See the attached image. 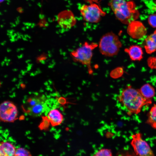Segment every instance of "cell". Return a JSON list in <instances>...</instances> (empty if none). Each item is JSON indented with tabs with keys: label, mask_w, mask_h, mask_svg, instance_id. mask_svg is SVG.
Instances as JSON below:
<instances>
[{
	"label": "cell",
	"mask_w": 156,
	"mask_h": 156,
	"mask_svg": "<svg viewBox=\"0 0 156 156\" xmlns=\"http://www.w3.org/2000/svg\"><path fill=\"white\" fill-rule=\"evenodd\" d=\"M39 62H41L42 64H44L45 63V62L44 60H40Z\"/></svg>",
	"instance_id": "cell-25"
},
{
	"label": "cell",
	"mask_w": 156,
	"mask_h": 156,
	"mask_svg": "<svg viewBox=\"0 0 156 156\" xmlns=\"http://www.w3.org/2000/svg\"><path fill=\"white\" fill-rule=\"evenodd\" d=\"M16 149L14 146L8 142H1L0 145L1 156H14Z\"/></svg>",
	"instance_id": "cell-12"
},
{
	"label": "cell",
	"mask_w": 156,
	"mask_h": 156,
	"mask_svg": "<svg viewBox=\"0 0 156 156\" xmlns=\"http://www.w3.org/2000/svg\"><path fill=\"white\" fill-rule=\"evenodd\" d=\"M47 87L49 88L50 87V86L49 85H48L47 86Z\"/></svg>",
	"instance_id": "cell-47"
},
{
	"label": "cell",
	"mask_w": 156,
	"mask_h": 156,
	"mask_svg": "<svg viewBox=\"0 0 156 156\" xmlns=\"http://www.w3.org/2000/svg\"><path fill=\"white\" fill-rule=\"evenodd\" d=\"M18 77L20 78H21L23 77V76H22V75H21V74H19L18 75Z\"/></svg>",
	"instance_id": "cell-34"
},
{
	"label": "cell",
	"mask_w": 156,
	"mask_h": 156,
	"mask_svg": "<svg viewBox=\"0 0 156 156\" xmlns=\"http://www.w3.org/2000/svg\"><path fill=\"white\" fill-rule=\"evenodd\" d=\"M98 46V44L95 43H90L86 42L70 53V55L74 62L86 66L90 74L93 73L91 66L93 51Z\"/></svg>",
	"instance_id": "cell-4"
},
{
	"label": "cell",
	"mask_w": 156,
	"mask_h": 156,
	"mask_svg": "<svg viewBox=\"0 0 156 156\" xmlns=\"http://www.w3.org/2000/svg\"><path fill=\"white\" fill-rule=\"evenodd\" d=\"M17 80V79L15 78H14L12 80V81L13 82H15Z\"/></svg>",
	"instance_id": "cell-32"
},
{
	"label": "cell",
	"mask_w": 156,
	"mask_h": 156,
	"mask_svg": "<svg viewBox=\"0 0 156 156\" xmlns=\"http://www.w3.org/2000/svg\"><path fill=\"white\" fill-rule=\"evenodd\" d=\"M27 101L29 105L30 106V107L41 102L39 99L35 98H29L28 99Z\"/></svg>",
	"instance_id": "cell-21"
},
{
	"label": "cell",
	"mask_w": 156,
	"mask_h": 156,
	"mask_svg": "<svg viewBox=\"0 0 156 156\" xmlns=\"http://www.w3.org/2000/svg\"><path fill=\"white\" fill-rule=\"evenodd\" d=\"M109 5L116 17L123 24H129L139 17V13L133 1L109 0Z\"/></svg>",
	"instance_id": "cell-2"
},
{
	"label": "cell",
	"mask_w": 156,
	"mask_h": 156,
	"mask_svg": "<svg viewBox=\"0 0 156 156\" xmlns=\"http://www.w3.org/2000/svg\"><path fill=\"white\" fill-rule=\"evenodd\" d=\"M148 36L156 44V29L153 34Z\"/></svg>",
	"instance_id": "cell-22"
},
{
	"label": "cell",
	"mask_w": 156,
	"mask_h": 156,
	"mask_svg": "<svg viewBox=\"0 0 156 156\" xmlns=\"http://www.w3.org/2000/svg\"><path fill=\"white\" fill-rule=\"evenodd\" d=\"M48 117L52 126L60 125L63 120V115L59 110L56 109L51 110L48 114Z\"/></svg>",
	"instance_id": "cell-11"
},
{
	"label": "cell",
	"mask_w": 156,
	"mask_h": 156,
	"mask_svg": "<svg viewBox=\"0 0 156 156\" xmlns=\"http://www.w3.org/2000/svg\"><path fill=\"white\" fill-rule=\"evenodd\" d=\"M149 25L153 27H156V14L150 15L148 18Z\"/></svg>",
	"instance_id": "cell-20"
},
{
	"label": "cell",
	"mask_w": 156,
	"mask_h": 156,
	"mask_svg": "<svg viewBox=\"0 0 156 156\" xmlns=\"http://www.w3.org/2000/svg\"><path fill=\"white\" fill-rule=\"evenodd\" d=\"M127 32L129 35L135 39H140L146 34V30L144 25L140 22L135 21L129 24Z\"/></svg>",
	"instance_id": "cell-8"
},
{
	"label": "cell",
	"mask_w": 156,
	"mask_h": 156,
	"mask_svg": "<svg viewBox=\"0 0 156 156\" xmlns=\"http://www.w3.org/2000/svg\"><path fill=\"white\" fill-rule=\"evenodd\" d=\"M139 90L143 96L146 99L151 100L155 96V89L149 83L144 85Z\"/></svg>",
	"instance_id": "cell-13"
},
{
	"label": "cell",
	"mask_w": 156,
	"mask_h": 156,
	"mask_svg": "<svg viewBox=\"0 0 156 156\" xmlns=\"http://www.w3.org/2000/svg\"><path fill=\"white\" fill-rule=\"evenodd\" d=\"M10 61H11L10 59H8V61H7V62H9Z\"/></svg>",
	"instance_id": "cell-42"
},
{
	"label": "cell",
	"mask_w": 156,
	"mask_h": 156,
	"mask_svg": "<svg viewBox=\"0 0 156 156\" xmlns=\"http://www.w3.org/2000/svg\"><path fill=\"white\" fill-rule=\"evenodd\" d=\"M18 112L16 106L12 102L5 101L0 105V118L4 122H12L17 119Z\"/></svg>",
	"instance_id": "cell-7"
},
{
	"label": "cell",
	"mask_w": 156,
	"mask_h": 156,
	"mask_svg": "<svg viewBox=\"0 0 156 156\" xmlns=\"http://www.w3.org/2000/svg\"><path fill=\"white\" fill-rule=\"evenodd\" d=\"M49 60H48L47 61V62H48V61H49Z\"/></svg>",
	"instance_id": "cell-49"
},
{
	"label": "cell",
	"mask_w": 156,
	"mask_h": 156,
	"mask_svg": "<svg viewBox=\"0 0 156 156\" xmlns=\"http://www.w3.org/2000/svg\"><path fill=\"white\" fill-rule=\"evenodd\" d=\"M8 76V75H5V76H4V77H5V78H6V77H7Z\"/></svg>",
	"instance_id": "cell-43"
},
{
	"label": "cell",
	"mask_w": 156,
	"mask_h": 156,
	"mask_svg": "<svg viewBox=\"0 0 156 156\" xmlns=\"http://www.w3.org/2000/svg\"><path fill=\"white\" fill-rule=\"evenodd\" d=\"M21 74L22 75H24L25 74V70H21Z\"/></svg>",
	"instance_id": "cell-23"
},
{
	"label": "cell",
	"mask_w": 156,
	"mask_h": 156,
	"mask_svg": "<svg viewBox=\"0 0 156 156\" xmlns=\"http://www.w3.org/2000/svg\"><path fill=\"white\" fill-rule=\"evenodd\" d=\"M9 64V62H7L6 63V65L7 66H8Z\"/></svg>",
	"instance_id": "cell-40"
},
{
	"label": "cell",
	"mask_w": 156,
	"mask_h": 156,
	"mask_svg": "<svg viewBox=\"0 0 156 156\" xmlns=\"http://www.w3.org/2000/svg\"><path fill=\"white\" fill-rule=\"evenodd\" d=\"M30 75L31 76H34L35 75L34 73H30Z\"/></svg>",
	"instance_id": "cell-31"
},
{
	"label": "cell",
	"mask_w": 156,
	"mask_h": 156,
	"mask_svg": "<svg viewBox=\"0 0 156 156\" xmlns=\"http://www.w3.org/2000/svg\"><path fill=\"white\" fill-rule=\"evenodd\" d=\"M48 56L49 57H52V54H51L49 53L48 54Z\"/></svg>",
	"instance_id": "cell-37"
},
{
	"label": "cell",
	"mask_w": 156,
	"mask_h": 156,
	"mask_svg": "<svg viewBox=\"0 0 156 156\" xmlns=\"http://www.w3.org/2000/svg\"><path fill=\"white\" fill-rule=\"evenodd\" d=\"M125 51L129 55L132 61H140L143 57V52L141 47L137 45H132L126 48Z\"/></svg>",
	"instance_id": "cell-10"
},
{
	"label": "cell",
	"mask_w": 156,
	"mask_h": 156,
	"mask_svg": "<svg viewBox=\"0 0 156 156\" xmlns=\"http://www.w3.org/2000/svg\"><path fill=\"white\" fill-rule=\"evenodd\" d=\"M154 8L156 10V2Z\"/></svg>",
	"instance_id": "cell-41"
},
{
	"label": "cell",
	"mask_w": 156,
	"mask_h": 156,
	"mask_svg": "<svg viewBox=\"0 0 156 156\" xmlns=\"http://www.w3.org/2000/svg\"><path fill=\"white\" fill-rule=\"evenodd\" d=\"M5 61H2L1 63V66H4V64H5Z\"/></svg>",
	"instance_id": "cell-29"
},
{
	"label": "cell",
	"mask_w": 156,
	"mask_h": 156,
	"mask_svg": "<svg viewBox=\"0 0 156 156\" xmlns=\"http://www.w3.org/2000/svg\"><path fill=\"white\" fill-rule=\"evenodd\" d=\"M122 46L118 36L112 32L104 34L101 38L98 45L101 54L107 57L117 55Z\"/></svg>",
	"instance_id": "cell-3"
},
{
	"label": "cell",
	"mask_w": 156,
	"mask_h": 156,
	"mask_svg": "<svg viewBox=\"0 0 156 156\" xmlns=\"http://www.w3.org/2000/svg\"><path fill=\"white\" fill-rule=\"evenodd\" d=\"M31 155L27 150L22 148H18L16 150L15 156H30Z\"/></svg>",
	"instance_id": "cell-18"
},
{
	"label": "cell",
	"mask_w": 156,
	"mask_h": 156,
	"mask_svg": "<svg viewBox=\"0 0 156 156\" xmlns=\"http://www.w3.org/2000/svg\"><path fill=\"white\" fill-rule=\"evenodd\" d=\"M146 123L156 129V104H154L151 107L148 114Z\"/></svg>",
	"instance_id": "cell-14"
},
{
	"label": "cell",
	"mask_w": 156,
	"mask_h": 156,
	"mask_svg": "<svg viewBox=\"0 0 156 156\" xmlns=\"http://www.w3.org/2000/svg\"><path fill=\"white\" fill-rule=\"evenodd\" d=\"M112 154L111 149L102 148L96 152L93 155L94 156H111Z\"/></svg>",
	"instance_id": "cell-17"
},
{
	"label": "cell",
	"mask_w": 156,
	"mask_h": 156,
	"mask_svg": "<svg viewBox=\"0 0 156 156\" xmlns=\"http://www.w3.org/2000/svg\"><path fill=\"white\" fill-rule=\"evenodd\" d=\"M11 51V49H10L9 48H8L7 49V51L8 52H10V51Z\"/></svg>",
	"instance_id": "cell-35"
},
{
	"label": "cell",
	"mask_w": 156,
	"mask_h": 156,
	"mask_svg": "<svg viewBox=\"0 0 156 156\" xmlns=\"http://www.w3.org/2000/svg\"><path fill=\"white\" fill-rule=\"evenodd\" d=\"M48 53H49V54L51 53V51H48Z\"/></svg>",
	"instance_id": "cell-46"
},
{
	"label": "cell",
	"mask_w": 156,
	"mask_h": 156,
	"mask_svg": "<svg viewBox=\"0 0 156 156\" xmlns=\"http://www.w3.org/2000/svg\"><path fill=\"white\" fill-rule=\"evenodd\" d=\"M23 56V54H21L20 55L18 56V59H20L22 58Z\"/></svg>",
	"instance_id": "cell-26"
},
{
	"label": "cell",
	"mask_w": 156,
	"mask_h": 156,
	"mask_svg": "<svg viewBox=\"0 0 156 156\" xmlns=\"http://www.w3.org/2000/svg\"><path fill=\"white\" fill-rule=\"evenodd\" d=\"M147 62L149 67L151 69L156 70V55L149 57L148 59Z\"/></svg>",
	"instance_id": "cell-19"
},
{
	"label": "cell",
	"mask_w": 156,
	"mask_h": 156,
	"mask_svg": "<svg viewBox=\"0 0 156 156\" xmlns=\"http://www.w3.org/2000/svg\"><path fill=\"white\" fill-rule=\"evenodd\" d=\"M130 144L135 154L139 156H154V153L149 144L142 138L140 132L133 134Z\"/></svg>",
	"instance_id": "cell-6"
},
{
	"label": "cell",
	"mask_w": 156,
	"mask_h": 156,
	"mask_svg": "<svg viewBox=\"0 0 156 156\" xmlns=\"http://www.w3.org/2000/svg\"><path fill=\"white\" fill-rule=\"evenodd\" d=\"M20 50H21V48L20 49V48H18V49H17L16 51H17V52H18L19 51H20Z\"/></svg>",
	"instance_id": "cell-38"
},
{
	"label": "cell",
	"mask_w": 156,
	"mask_h": 156,
	"mask_svg": "<svg viewBox=\"0 0 156 156\" xmlns=\"http://www.w3.org/2000/svg\"><path fill=\"white\" fill-rule=\"evenodd\" d=\"M52 63H53L54 62H55L54 60H52Z\"/></svg>",
	"instance_id": "cell-45"
},
{
	"label": "cell",
	"mask_w": 156,
	"mask_h": 156,
	"mask_svg": "<svg viewBox=\"0 0 156 156\" xmlns=\"http://www.w3.org/2000/svg\"><path fill=\"white\" fill-rule=\"evenodd\" d=\"M58 21L60 25L64 28H70L76 22L74 15L71 11L65 10L60 13L58 17Z\"/></svg>",
	"instance_id": "cell-9"
},
{
	"label": "cell",
	"mask_w": 156,
	"mask_h": 156,
	"mask_svg": "<svg viewBox=\"0 0 156 156\" xmlns=\"http://www.w3.org/2000/svg\"><path fill=\"white\" fill-rule=\"evenodd\" d=\"M49 83V82L47 81L45 82V83H44V84L45 86H47L48 85Z\"/></svg>",
	"instance_id": "cell-30"
},
{
	"label": "cell",
	"mask_w": 156,
	"mask_h": 156,
	"mask_svg": "<svg viewBox=\"0 0 156 156\" xmlns=\"http://www.w3.org/2000/svg\"><path fill=\"white\" fill-rule=\"evenodd\" d=\"M13 70L14 71H16L17 70V69L16 68H14L13 69Z\"/></svg>",
	"instance_id": "cell-39"
},
{
	"label": "cell",
	"mask_w": 156,
	"mask_h": 156,
	"mask_svg": "<svg viewBox=\"0 0 156 156\" xmlns=\"http://www.w3.org/2000/svg\"><path fill=\"white\" fill-rule=\"evenodd\" d=\"M48 81L50 85H51L53 83V82L50 79Z\"/></svg>",
	"instance_id": "cell-27"
},
{
	"label": "cell",
	"mask_w": 156,
	"mask_h": 156,
	"mask_svg": "<svg viewBox=\"0 0 156 156\" xmlns=\"http://www.w3.org/2000/svg\"><path fill=\"white\" fill-rule=\"evenodd\" d=\"M144 48L146 52L151 54L156 51V44L148 36L145 39Z\"/></svg>",
	"instance_id": "cell-15"
},
{
	"label": "cell",
	"mask_w": 156,
	"mask_h": 156,
	"mask_svg": "<svg viewBox=\"0 0 156 156\" xmlns=\"http://www.w3.org/2000/svg\"><path fill=\"white\" fill-rule=\"evenodd\" d=\"M30 61H31V60H27L25 62H26V63H28L29 62H30Z\"/></svg>",
	"instance_id": "cell-36"
},
{
	"label": "cell",
	"mask_w": 156,
	"mask_h": 156,
	"mask_svg": "<svg viewBox=\"0 0 156 156\" xmlns=\"http://www.w3.org/2000/svg\"><path fill=\"white\" fill-rule=\"evenodd\" d=\"M8 59H7V58L6 57H5V59L4 60V61L5 62H7Z\"/></svg>",
	"instance_id": "cell-33"
},
{
	"label": "cell",
	"mask_w": 156,
	"mask_h": 156,
	"mask_svg": "<svg viewBox=\"0 0 156 156\" xmlns=\"http://www.w3.org/2000/svg\"><path fill=\"white\" fill-rule=\"evenodd\" d=\"M4 0H0V1H1V2H2L3 1H4Z\"/></svg>",
	"instance_id": "cell-48"
},
{
	"label": "cell",
	"mask_w": 156,
	"mask_h": 156,
	"mask_svg": "<svg viewBox=\"0 0 156 156\" xmlns=\"http://www.w3.org/2000/svg\"><path fill=\"white\" fill-rule=\"evenodd\" d=\"M39 51H41V50L40 49L39 50Z\"/></svg>",
	"instance_id": "cell-51"
},
{
	"label": "cell",
	"mask_w": 156,
	"mask_h": 156,
	"mask_svg": "<svg viewBox=\"0 0 156 156\" xmlns=\"http://www.w3.org/2000/svg\"><path fill=\"white\" fill-rule=\"evenodd\" d=\"M31 66H27V71H29L30 69H31Z\"/></svg>",
	"instance_id": "cell-24"
},
{
	"label": "cell",
	"mask_w": 156,
	"mask_h": 156,
	"mask_svg": "<svg viewBox=\"0 0 156 156\" xmlns=\"http://www.w3.org/2000/svg\"><path fill=\"white\" fill-rule=\"evenodd\" d=\"M21 87L23 88H25V86L24 84H23L22 83H21Z\"/></svg>",
	"instance_id": "cell-28"
},
{
	"label": "cell",
	"mask_w": 156,
	"mask_h": 156,
	"mask_svg": "<svg viewBox=\"0 0 156 156\" xmlns=\"http://www.w3.org/2000/svg\"><path fill=\"white\" fill-rule=\"evenodd\" d=\"M21 50H23L24 49V48H21Z\"/></svg>",
	"instance_id": "cell-44"
},
{
	"label": "cell",
	"mask_w": 156,
	"mask_h": 156,
	"mask_svg": "<svg viewBox=\"0 0 156 156\" xmlns=\"http://www.w3.org/2000/svg\"><path fill=\"white\" fill-rule=\"evenodd\" d=\"M44 107L42 102L30 107L29 109L30 114L34 116L40 114L42 111Z\"/></svg>",
	"instance_id": "cell-16"
},
{
	"label": "cell",
	"mask_w": 156,
	"mask_h": 156,
	"mask_svg": "<svg viewBox=\"0 0 156 156\" xmlns=\"http://www.w3.org/2000/svg\"><path fill=\"white\" fill-rule=\"evenodd\" d=\"M80 11L84 20L86 22L93 23L99 22L106 13L96 3L83 5Z\"/></svg>",
	"instance_id": "cell-5"
},
{
	"label": "cell",
	"mask_w": 156,
	"mask_h": 156,
	"mask_svg": "<svg viewBox=\"0 0 156 156\" xmlns=\"http://www.w3.org/2000/svg\"><path fill=\"white\" fill-rule=\"evenodd\" d=\"M27 81H25V83H27Z\"/></svg>",
	"instance_id": "cell-50"
},
{
	"label": "cell",
	"mask_w": 156,
	"mask_h": 156,
	"mask_svg": "<svg viewBox=\"0 0 156 156\" xmlns=\"http://www.w3.org/2000/svg\"><path fill=\"white\" fill-rule=\"evenodd\" d=\"M118 102L124 107L129 116L137 114L140 112L143 107L152 103L151 100L144 98L139 89L130 85L122 89L116 97Z\"/></svg>",
	"instance_id": "cell-1"
}]
</instances>
